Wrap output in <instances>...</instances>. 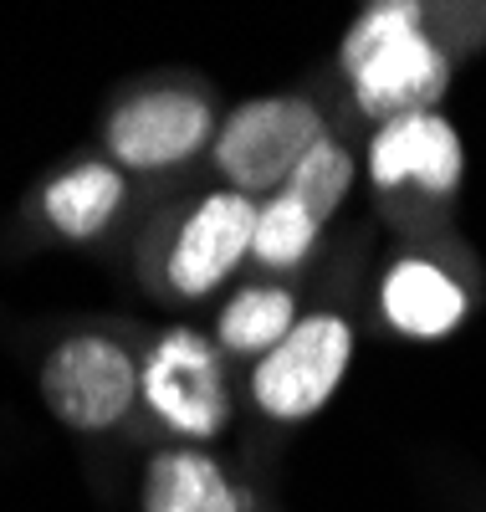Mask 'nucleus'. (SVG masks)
Segmentation results:
<instances>
[{"mask_svg": "<svg viewBox=\"0 0 486 512\" xmlns=\"http://www.w3.org/2000/svg\"><path fill=\"white\" fill-rule=\"evenodd\" d=\"M338 67L348 77L353 108L389 123L405 113H430L451 88V52L430 36L425 6L374 0L338 41Z\"/></svg>", "mask_w": 486, "mask_h": 512, "instance_id": "1", "label": "nucleus"}, {"mask_svg": "<svg viewBox=\"0 0 486 512\" xmlns=\"http://www.w3.org/2000/svg\"><path fill=\"white\" fill-rule=\"evenodd\" d=\"M323 139H328V123L313 98L261 93L215 128L210 159H215V175L226 180V190L272 200Z\"/></svg>", "mask_w": 486, "mask_h": 512, "instance_id": "2", "label": "nucleus"}, {"mask_svg": "<svg viewBox=\"0 0 486 512\" xmlns=\"http://www.w3.org/2000/svg\"><path fill=\"white\" fill-rule=\"evenodd\" d=\"M139 400L159 415L164 431L185 446L215 441L231 420V390L220 349L200 328H169L159 333L144 364H139Z\"/></svg>", "mask_w": 486, "mask_h": 512, "instance_id": "3", "label": "nucleus"}, {"mask_svg": "<svg viewBox=\"0 0 486 512\" xmlns=\"http://www.w3.org/2000/svg\"><path fill=\"white\" fill-rule=\"evenodd\" d=\"M348 364L353 323L343 313H302L282 344L251 364V405L277 425L313 420L338 395Z\"/></svg>", "mask_w": 486, "mask_h": 512, "instance_id": "4", "label": "nucleus"}, {"mask_svg": "<svg viewBox=\"0 0 486 512\" xmlns=\"http://www.w3.org/2000/svg\"><path fill=\"white\" fill-rule=\"evenodd\" d=\"M41 400L82 436H103L139 405V359L108 333H72L41 359Z\"/></svg>", "mask_w": 486, "mask_h": 512, "instance_id": "5", "label": "nucleus"}, {"mask_svg": "<svg viewBox=\"0 0 486 512\" xmlns=\"http://www.w3.org/2000/svg\"><path fill=\"white\" fill-rule=\"evenodd\" d=\"M215 108L200 93L185 88H149L123 98L108 123H103V144L108 164H118L123 175H159V169H180L200 149L215 144Z\"/></svg>", "mask_w": 486, "mask_h": 512, "instance_id": "6", "label": "nucleus"}, {"mask_svg": "<svg viewBox=\"0 0 486 512\" xmlns=\"http://www.w3.org/2000/svg\"><path fill=\"white\" fill-rule=\"evenodd\" d=\"M256 210L261 200L236 195V190H210L200 205H190L164 246V287L174 297H185V303L226 287L236 267L251 262Z\"/></svg>", "mask_w": 486, "mask_h": 512, "instance_id": "7", "label": "nucleus"}, {"mask_svg": "<svg viewBox=\"0 0 486 512\" xmlns=\"http://www.w3.org/2000/svg\"><path fill=\"white\" fill-rule=\"evenodd\" d=\"M466 175V149L456 123L430 108L405 113L374 128L369 139V180L384 195H425V200H451Z\"/></svg>", "mask_w": 486, "mask_h": 512, "instance_id": "8", "label": "nucleus"}, {"mask_svg": "<svg viewBox=\"0 0 486 512\" xmlns=\"http://www.w3.org/2000/svg\"><path fill=\"white\" fill-rule=\"evenodd\" d=\"M379 313L394 333L420 338V344H435L466 323L471 297L466 287L430 256H400L389 262V272L379 277Z\"/></svg>", "mask_w": 486, "mask_h": 512, "instance_id": "9", "label": "nucleus"}, {"mask_svg": "<svg viewBox=\"0 0 486 512\" xmlns=\"http://www.w3.org/2000/svg\"><path fill=\"white\" fill-rule=\"evenodd\" d=\"M139 507L144 512H246L236 482L226 477V466L205 456L200 446L154 451L144 466Z\"/></svg>", "mask_w": 486, "mask_h": 512, "instance_id": "10", "label": "nucleus"}, {"mask_svg": "<svg viewBox=\"0 0 486 512\" xmlns=\"http://www.w3.org/2000/svg\"><path fill=\"white\" fill-rule=\"evenodd\" d=\"M123 200H128V180H123L118 164L77 159L62 175L47 180V190H41V216H47V226L67 241H93L113 226Z\"/></svg>", "mask_w": 486, "mask_h": 512, "instance_id": "11", "label": "nucleus"}, {"mask_svg": "<svg viewBox=\"0 0 486 512\" xmlns=\"http://www.w3.org/2000/svg\"><path fill=\"white\" fill-rule=\"evenodd\" d=\"M297 292L282 287V282H246L241 292H231L215 313V344L220 354H246V359H261L272 354L282 338L297 328Z\"/></svg>", "mask_w": 486, "mask_h": 512, "instance_id": "12", "label": "nucleus"}, {"mask_svg": "<svg viewBox=\"0 0 486 512\" xmlns=\"http://www.w3.org/2000/svg\"><path fill=\"white\" fill-rule=\"evenodd\" d=\"M318 236H323V226L307 216L287 190H277L272 200H261V210H256L251 262L267 267V272H292V267H302L307 256H313Z\"/></svg>", "mask_w": 486, "mask_h": 512, "instance_id": "13", "label": "nucleus"}, {"mask_svg": "<svg viewBox=\"0 0 486 512\" xmlns=\"http://www.w3.org/2000/svg\"><path fill=\"white\" fill-rule=\"evenodd\" d=\"M353 180H359V159H353V149H343L338 139H323L313 154L297 164V175H292L282 190H287L318 226H328V221L338 216V205L348 200Z\"/></svg>", "mask_w": 486, "mask_h": 512, "instance_id": "14", "label": "nucleus"}]
</instances>
